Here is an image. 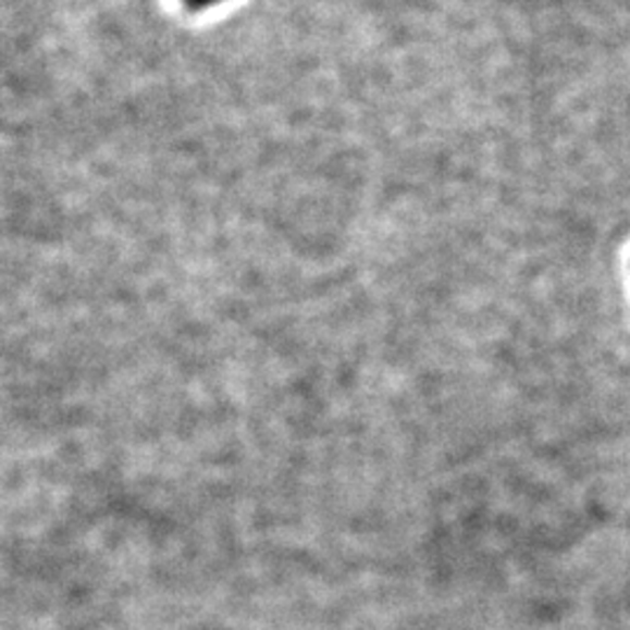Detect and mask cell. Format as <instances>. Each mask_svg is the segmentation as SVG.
<instances>
[{
  "label": "cell",
  "instance_id": "obj_1",
  "mask_svg": "<svg viewBox=\"0 0 630 630\" xmlns=\"http://www.w3.org/2000/svg\"><path fill=\"white\" fill-rule=\"evenodd\" d=\"M185 3H187L189 10H206V8H210V5L220 3V0H185Z\"/></svg>",
  "mask_w": 630,
  "mask_h": 630
}]
</instances>
